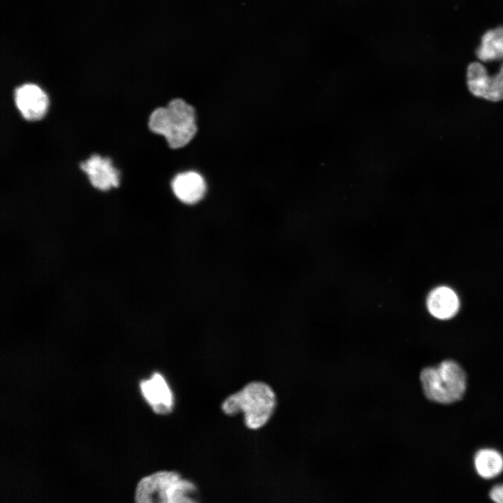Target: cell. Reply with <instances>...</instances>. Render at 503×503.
Segmentation results:
<instances>
[{
  "mask_svg": "<svg viewBox=\"0 0 503 503\" xmlns=\"http://www.w3.org/2000/svg\"><path fill=\"white\" fill-rule=\"evenodd\" d=\"M276 395L270 385L254 381L228 396L221 403V410L228 416L242 412L245 425L252 430L265 425L273 414Z\"/></svg>",
  "mask_w": 503,
  "mask_h": 503,
  "instance_id": "1",
  "label": "cell"
},
{
  "mask_svg": "<svg viewBox=\"0 0 503 503\" xmlns=\"http://www.w3.org/2000/svg\"><path fill=\"white\" fill-rule=\"evenodd\" d=\"M148 125L152 132L163 135L173 149L187 145L197 131L194 108L180 99L171 101L166 108L155 109Z\"/></svg>",
  "mask_w": 503,
  "mask_h": 503,
  "instance_id": "2",
  "label": "cell"
},
{
  "mask_svg": "<svg viewBox=\"0 0 503 503\" xmlns=\"http://www.w3.org/2000/svg\"><path fill=\"white\" fill-rule=\"evenodd\" d=\"M420 381L425 396L430 401L448 404L460 400L467 388V374L453 360L423 368Z\"/></svg>",
  "mask_w": 503,
  "mask_h": 503,
  "instance_id": "3",
  "label": "cell"
},
{
  "mask_svg": "<svg viewBox=\"0 0 503 503\" xmlns=\"http://www.w3.org/2000/svg\"><path fill=\"white\" fill-rule=\"evenodd\" d=\"M196 487L175 471H159L143 477L137 484L135 501L138 503L195 502Z\"/></svg>",
  "mask_w": 503,
  "mask_h": 503,
  "instance_id": "4",
  "label": "cell"
},
{
  "mask_svg": "<svg viewBox=\"0 0 503 503\" xmlns=\"http://www.w3.org/2000/svg\"><path fill=\"white\" fill-rule=\"evenodd\" d=\"M466 78L474 96L493 102L503 100V63L497 73L490 75L483 64L472 62L467 68Z\"/></svg>",
  "mask_w": 503,
  "mask_h": 503,
  "instance_id": "5",
  "label": "cell"
},
{
  "mask_svg": "<svg viewBox=\"0 0 503 503\" xmlns=\"http://www.w3.org/2000/svg\"><path fill=\"white\" fill-rule=\"evenodd\" d=\"M141 393L154 412L168 414L174 408V395L163 376L156 372L140 383Z\"/></svg>",
  "mask_w": 503,
  "mask_h": 503,
  "instance_id": "6",
  "label": "cell"
},
{
  "mask_svg": "<svg viewBox=\"0 0 503 503\" xmlns=\"http://www.w3.org/2000/svg\"><path fill=\"white\" fill-rule=\"evenodd\" d=\"M15 103L22 117L29 121L43 118L48 108L49 99L45 92L34 84L17 87L14 94Z\"/></svg>",
  "mask_w": 503,
  "mask_h": 503,
  "instance_id": "7",
  "label": "cell"
},
{
  "mask_svg": "<svg viewBox=\"0 0 503 503\" xmlns=\"http://www.w3.org/2000/svg\"><path fill=\"white\" fill-rule=\"evenodd\" d=\"M80 167L92 185L99 190L106 191L119 186V173L109 158L93 154L82 162Z\"/></svg>",
  "mask_w": 503,
  "mask_h": 503,
  "instance_id": "8",
  "label": "cell"
},
{
  "mask_svg": "<svg viewBox=\"0 0 503 503\" xmlns=\"http://www.w3.org/2000/svg\"><path fill=\"white\" fill-rule=\"evenodd\" d=\"M425 305L432 317L439 320H449L458 314L460 302L458 295L452 288L440 285L429 291Z\"/></svg>",
  "mask_w": 503,
  "mask_h": 503,
  "instance_id": "9",
  "label": "cell"
},
{
  "mask_svg": "<svg viewBox=\"0 0 503 503\" xmlns=\"http://www.w3.org/2000/svg\"><path fill=\"white\" fill-rule=\"evenodd\" d=\"M175 196L185 204H195L200 201L206 191L203 177L194 171L177 175L171 184Z\"/></svg>",
  "mask_w": 503,
  "mask_h": 503,
  "instance_id": "10",
  "label": "cell"
},
{
  "mask_svg": "<svg viewBox=\"0 0 503 503\" xmlns=\"http://www.w3.org/2000/svg\"><path fill=\"white\" fill-rule=\"evenodd\" d=\"M476 55L483 62L503 60V26L485 32Z\"/></svg>",
  "mask_w": 503,
  "mask_h": 503,
  "instance_id": "11",
  "label": "cell"
},
{
  "mask_svg": "<svg viewBox=\"0 0 503 503\" xmlns=\"http://www.w3.org/2000/svg\"><path fill=\"white\" fill-rule=\"evenodd\" d=\"M474 465L481 478L490 479L502 472L503 455L493 449H481L475 453Z\"/></svg>",
  "mask_w": 503,
  "mask_h": 503,
  "instance_id": "12",
  "label": "cell"
},
{
  "mask_svg": "<svg viewBox=\"0 0 503 503\" xmlns=\"http://www.w3.org/2000/svg\"><path fill=\"white\" fill-rule=\"evenodd\" d=\"M489 497L495 502L503 503V483L493 486L489 492Z\"/></svg>",
  "mask_w": 503,
  "mask_h": 503,
  "instance_id": "13",
  "label": "cell"
}]
</instances>
